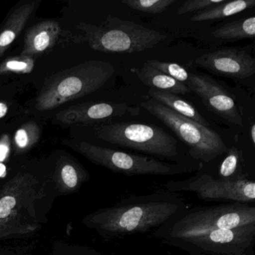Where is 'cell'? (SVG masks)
I'll return each instance as SVG.
<instances>
[{"mask_svg":"<svg viewBox=\"0 0 255 255\" xmlns=\"http://www.w3.org/2000/svg\"><path fill=\"white\" fill-rule=\"evenodd\" d=\"M226 2V0H187L177 9V14L202 11Z\"/></svg>","mask_w":255,"mask_h":255,"instance_id":"cell-26","label":"cell"},{"mask_svg":"<svg viewBox=\"0 0 255 255\" xmlns=\"http://www.w3.org/2000/svg\"><path fill=\"white\" fill-rule=\"evenodd\" d=\"M84 41L93 50L107 53H133L153 48L167 36L130 20L108 16L100 26L80 23Z\"/></svg>","mask_w":255,"mask_h":255,"instance_id":"cell-4","label":"cell"},{"mask_svg":"<svg viewBox=\"0 0 255 255\" xmlns=\"http://www.w3.org/2000/svg\"><path fill=\"white\" fill-rule=\"evenodd\" d=\"M61 28L54 20H46L35 25L26 32L22 56H39L56 44Z\"/></svg>","mask_w":255,"mask_h":255,"instance_id":"cell-13","label":"cell"},{"mask_svg":"<svg viewBox=\"0 0 255 255\" xmlns=\"http://www.w3.org/2000/svg\"><path fill=\"white\" fill-rule=\"evenodd\" d=\"M214 38L223 40H243L253 38L255 35V17L225 23L212 32Z\"/></svg>","mask_w":255,"mask_h":255,"instance_id":"cell-20","label":"cell"},{"mask_svg":"<svg viewBox=\"0 0 255 255\" xmlns=\"http://www.w3.org/2000/svg\"><path fill=\"white\" fill-rule=\"evenodd\" d=\"M95 131L100 139L114 145L146 153L157 159L184 164L179 159L177 140L156 125L110 123L100 125L95 128Z\"/></svg>","mask_w":255,"mask_h":255,"instance_id":"cell-6","label":"cell"},{"mask_svg":"<svg viewBox=\"0 0 255 255\" xmlns=\"http://www.w3.org/2000/svg\"><path fill=\"white\" fill-rule=\"evenodd\" d=\"M255 0H235L200 11L190 18L192 22L220 20L255 7Z\"/></svg>","mask_w":255,"mask_h":255,"instance_id":"cell-18","label":"cell"},{"mask_svg":"<svg viewBox=\"0 0 255 255\" xmlns=\"http://www.w3.org/2000/svg\"><path fill=\"white\" fill-rule=\"evenodd\" d=\"M141 107L170 128L188 146L189 155L195 160L208 163L228 150L222 136L210 128L183 117L153 100L141 103Z\"/></svg>","mask_w":255,"mask_h":255,"instance_id":"cell-7","label":"cell"},{"mask_svg":"<svg viewBox=\"0 0 255 255\" xmlns=\"http://www.w3.org/2000/svg\"><path fill=\"white\" fill-rule=\"evenodd\" d=\"M35 62L28 56L9 58L0 65V75L9 73L29 74L33 71Z\"/></svg>","mask_w":255,"mask_h":255,"instance_id":"cell-23","label":"cell"},{"mask_svg":"<svg viewBox=\"0 0 255 255\" xmlns=\"http://www.w3.org/2000/svg\"><path fill=\"white\" fill-rule=\"evenodd\" d=\"M148 95L153 98V101L168 107L183 117L187 118L203 126L210 128L209 122L200 114L197 109L190 103L177 96V95L155 89H150Z\"/></svg>","mask_w":255,"mask_h":255,"instance_id":"cell-16","label":"cell"},{"mask_svg":"<svg viewBox=\"0 0 255 255\" xmlns=\"http://www.w3.org/2000/svg\"><path fill=\"white\" fill-rule=\"evenodd\" d=\"M60 177L67 187L74 189L82 181L87 179V173L81 167L74 163H67L61 168Z\"/></svg>","mask_w":255,"mask_h":255,"instance_id":"cell-25","label":"cell"},{"mask_svg":"<svg viewBox=\"0 0 255 255\" xmlns=\"http://www.w3.org/2000/svg\"><path fill=\"white\" fill-rule=\"evenodd\" d=\"M177 0H123L122 3L129 8L147 14H160Z\"/></svg>","mask_w":255,"mask_h":255,"instance_id":"cell-22","label":"cell"},{"mask_svg":"<svg viewBox=\"0 0 255 255\" xmlns=\"http://www.w3.org/2000/svg\"><path fill=\"white\" fill-rule=\"evenodd\" d=\"M251 138H252V143H253V144H255V124H253L252 125V128H251Z\"/></svg>","mask_w":255,"mask_h":255,"instance_id":"cell-30","label":"cell"},{"mask_svg":"<svg viewBox=\"0 0 255 255\" xmlns=\"http://www.w3.org/2000/svg\"><path fill=\"white\" fill-rule=\"evenodd\" d=\"M187 254L255 255V224L227 230H210L162 242Z\"/></svg>","mask_w":255,"mask_h":255,"instance_id":"cell-8","label":"cell"},{"mask_svg":"<svg viewBox=\"0 0 255 255\" xmlns=\"http://www.w3.org/2000/svg\"><path fill=\"white\" fill-rule=\"evenodd\" d=\"M198 255V254H183V255Z\"/></svg>","mask_w":255,"mask_h":255,"instance_id":"cell-31","label":"cell"},{"mask_svg":"<svg viewBox=\"0 0 255 255\" xmlns=\"http://www.w3.org/2000/svg\"><path fill=\"white\" fill-rule=\"evenodd\" d=\"M8 111V107L6 104L3 102H0V119H2L4 116H6Z\"/></svg>","mask_w":255,"mask_h":255,"instance_id":"cell-28","label":"cell"},{"mask_svg":"<svg viewBox=\"0 0 255 255\" xmlns=\"http://www.w3.org/2000/svg\"><path fill=\"white\" fill-rule=\"evenodd\" d=\"M68 144L94 163L128 177L178 175L198 169L193 165L164 162L153 156L100 147L86 141H71Z\"/></svg>","mask_w":255,"mask_h":255,"instance_id":"cell-5","label":"cell"},{"mask_svg":"<svg viewBox=\"0 0 255 255\" xmlns=\"http://www.w3.org/2000/svg\"><path fill=\"white\" fill-rule=\"evenodd\" d=\"M255 224L254 204L224 203L214 206L187 208L174 219L153 231L164 242L210 230H227Z\"/></svg>","mask_w":255,"mask_h":255,"instance_id":"cell-2","label":"cell"},{"mask_svg":"<svg viewBox=\"0 0 255 255\" xmlns=\"http://www.w3.org/2000/svg\"><path fill=\"white\" fill-rule=\"evenodd\" d=\"M140 81L150 89L170 92L175 95H185L191 92L186 84L180 83L166 74L158 71L145 62L141 68H132Z\"/></svg>","mask_w":255,"mask_h":255,"instance_id":"cell-15","label":"cell"},{"mask_svg":"<svg viewBox=\"0 0 255 255\" xmlns=\"http://www.w3.org/2000/svg\"><path fill=\"white\" fill-rule=\"evenodd\" d=\"M139 112V108L128 106L126 103H87L70 107L58 113L56 119L64 125L91 124L110 118L120 117L127 113L137 116Z\"/></svg>","mask_w":255,"mask_h":255,"instance_id":"cell-12","label":"cell"},{"mask_svg":"<svg viewBox=\"0 0 255 255\" xmlns=\"http://www.w3.org/2000/svg\"><path fill=\"white\" fill-rule=\"evenodd\" d=\"M177 193L160 190L132 195L89 215L83 223L107 240L153 231L187 208Z\"/></svg>","mask_w":255,"mask_h":255,"instance_id":"cell-1","label":"cell"},{"mask_svg":"<svg viewBox=\"0 0 255 255\" xmlns=\"http://www.w3.org/2000/svg\"><path fill=\"white\" fill-rule=\"evenodd\" d=\"M7 175L6 166L4 165L3 162H0V177L3 178Z\"/></svg>","mask_w":255,"mask_h":255,"instance_id":"cell-29","label":"cell"},{"mask_svg":"<svg viewBox=\"0 0 255 255\" xmlns=\"http://www.w3.org/2000/svg\"><path fill=\"white\" fill-rule=\"evenodd\" d=\"M116 72L103 60H89L49 77L36 100L39 111L53 110L68 101L86 96L102 88Z\"/></svg>","mask_w":255,"mask_h":255,"instance_id":"cell-3","label":"cell"},{"mask_svg":"<svg viewBox=\"0 0 255 255\" xmlns=\"http://www.w3.org/2000/svg\"><path fill=\"white\" fill-rule=\"evenodd\" d=\"M186 86L195 92L206 108L237 126L243 127V119L233 95L219 82L205 74H189Z\"/></svg>","mask_w":255,"mask_h":255,"instance_id":"cell-10","label":"cell"},{"mask_svg":"<svg viewBox=\"0 0 255 255\" xmlns=\"http://www.w3.org/2000/svg\"><path fill=\"white\" fill-rule=\"evenodd\" d=\"M164 186L172 193L193 192L205 201L250 204L255 200V182L249 177L230 181L208 173H198L186 180H171Z\"/></svg>","mask_w":255,"mask_h":255,"instance_id":"cell-9","label":"cell"},{"mask_svg":"<svg viewBox=\"0 0 255 255\" xmlns=\"http://www.w3.org/2000/svg\"><path fill=\"white\" fill-rule=\"evenodd\" d=\"M195 63L213 74L230 78L243 80L255 74V58L240 47H228L205 53L197 58Z\"/></svg>","mask_w":255,"mask_h":255,"instance_id":"cell-11","label":"cell"},{"mask_svg":"<svg viewBox=\"0 0 255 255\" xmlns=\"http://www.w3.org/2000/svg\"><path fill=\"white\" fill-rule=\"evenodd\" d=\"M148 65L153 68H156L158 71L166 74L168 77L174 79L180 83L187 84L189 80V74L181 65L176 63H169V62H161L156 59L147 60Z\"/></svg>","mask_w":255,"mask_h":255,"instance_id":"cell-24","label":"cell"},{"mask_svg":"<svg viewBox=\"0 0 255 255\" xmlns=\"http://www.w3.org/2000/svg\"><path fill=\"white\" fill-rule=\"evenodd\" d=\"M38 5L37 1H29L11 13L0 31V57L20 35Z\"/></svg>","mask_w":255,"mask_h":255,"instance_id":"cell-14","label":"cell"},{"mask_svg":"<svg viewBox=\"0 0 255 255\" xmlns=\"http://www.w3.org/2000/svg\"><path fill=\"white\" fill-rule=\"evenodd\" d=\"M28 173L17 174L13 180V187L10 189V193L4 194L0 196V237H3V228L7 226L8 219H14V214H18L23 208L22 203H24L22 196L19 195L22 183L24 181Z\"/></svg>","mask_w":255,"mask_h":255,"instance_id":"cell-17","label":"cell"},{"mask_svg":"<svg viewBox=\"0 0 255 255\" xmlns=\"http://www.w3.org/2000/svg\"><path fill=\"white\" fill-rule=\"evenodd\" d=\"M40 129L36 124L29 122L20 127L14 135V141L17 151L29 150L39 139Z\"/></svg>","mask_w":255,"mask_h":255,"instance_id":"cell-21","label":"cell"},{"mask_svg":"<svg viewBox=\"0 0 255 255\" xmlns=\"http://www.w3.org/2000/svg\"><path fill=\"white\" fill-rule=\"evenodd\" d=\"M11 150V140L8 134L0 137V162L6 160Z\"/></svg>","mask_w":255,"mask_h":255,"instance_id":"cell-27","label":"cell"},{"mask_svg":"<svg viewBox=\"0 0 255 255\" xmlns=\"http://www.w3.org/2000/svg\"><path fill=\"white\" fill-rule=\"evenodd\" d=\"M225 153L226 156L219 165L217 175L215 177L230 181L249 177L243 166V152L237 147H232Z\"/></svg>","mask_w":255,"mask_h":255,"instance_id":"cell-19","label":"cell"}]
</instances>
